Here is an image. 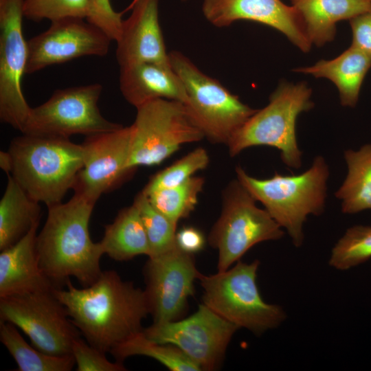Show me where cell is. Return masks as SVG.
Wrapping results in <instances>:
<instances>
[{"mask_svg": "<svg viewBox=\"0 0 371 371\" xmlns=\"http://www.w3.org/2000/svg\"><path fill=\"white\" fill-rule=\"evenodd\" d=\"M66 289L54 288L56 297L85 339L105 353L142 332L150 315L144 290L123 280L113 270L103 271L88 286L78 289L71 280Z\"/></svg>", "mask_w": 371, "mask_h": 371, "instance_id": "obj_1", "label": "cell"}, {"mask_svg": "<svg viewBox=\"0 0 371 371\" xmlns=\"http://www.w3.org/2000/svg\"><path fill=\"white\" fill-rule=\"evenodd\" d=\"M95 205L74 194L66 203L47 207L36 249L39 266L54 288H63L72 277L82 286H90L103 271L102 247L91 240L89 231Z\"/></svg>", "mask_w": 371, "mask_h": 371, "instance_id": "obj_2", "label": "cell"}, {"mask_svg": "<svg viewBox=\"0 0 371 371\" xmlns=\"http://www.w3.org/2000/svg\"><path fill=\"white\" fill-rule=\"evenodd\" d=\"M8 153L7 174L47 207L62 203L84 165L82 144L69 137L22 133L11 141Z\"/></svg>", "mask_w": 371, "mask_h": 371, "instance_id": "obj_3", "label": "cell"}, {"mask_svg": "<svg viewBox=\"0 0 371 371\" xmlns=\"http://www.w3.org/2000/svg\"><path fill=\"white\" fill-rule=\"evenodd\" d=\"M236 173L237 179L252 196L286 229L293 245L301 247L307 216H319L324 211L329 176L324 158L316 157L312 166L297 175L275 172L271 178L260 179L249 175L240 166L236 168Z\"/></svg>", "mask_w": 371, "mask_h": 371, "instance_id": "obj_4", "label": "cell"}, {"mask_svg": "<svg viewBox=\"0 0 371 371\" xmlns=\"http://www.w3.org/2000/svg\"><path fill=\"white\" fill-rule=\"evenodd\" d=\"M312 90L305 82H281L269 97V104L251 115L227 144L234 157L256 146H269L280 150L281 159L289 168L302 166V151L296 138L298 115L313 107Z\"/></svg>", "mask_w": 371, "mask_h": 371, "instance_id": "obj_5", "label": "cell"}, {"mask_svg": "<svg viewBox=\"0 0 371 371\" xmlns=\"http://www.w3.org/2000/svg\"><path fill=\"white\" fill-rule=\"evenodd\" d=\"M260 261L239 260L234 266L215 274L200 273L203 303L239 328L256 335L277 328L286 319L283 308L266 302L257 283Z\"/></svg>", "mask_w": 371, "mask_h": 371, "instance_id": "obj_6", "label": "cell"}, {"mask_svg": "<svg viewBox=\"0 0 371 371\" xmlns=\"http://www.w3.org/2000/svg\"><path fill=\"white\" fill-rule=\"evenodd\" d=\"M169 57L186 90L188 100L184 104L189 118L211 143L227 145L258 109L241 102L182 53L172 51Z\"/></svg>", "mask_w": 371, "mask_h": 371, "instance_id": "obj_7", "label": "cell"}, {"mask_svg": "<svg viewBox=\"0 0 371 371\" xmlns=\"http://www.w3.org/2000/svg\"><path fill=\"white\" fill-rule=\"evenodd\" d=\"M256 201L237 178L223 190L221 212L208 236L209 244L218 251V271L230 268L255 245L284 236L281 227Z\"/></svg>", "mask_w": 371, "mask_h": 371, "instance_id": "obj_8", "label": "cell"}, {"mask_svg": "<svg viewBox=\"0 0 371 371\" xmlns=\"http://www.w3.org/2000/svg\"><path fill=\"white\" fill-rule=\"evenodd\" d=\"M137 109L133 129L131 168L160 164L185 144L204 138L189 118L183 102L157 99Z\"/></svg>", "mask_w": 371, "mask_h": 371, "instance_id": "obj_9", "label": "cell"}, {"mask_svg": "<svg viewBox=\"0 0 371 371\" xmlns=\"http://www.w3.org/2000/svg\"><path fill=\"white\" fill-rule=\"evenodd\" d=\"M0 322L14 324L34 347L52 355L71 354L81 335L53 289L1 297Z\"/></svg>", "mask_w": 371, "mask_h": 371, "instance_id": "obj_10", "label": "cell"}, {"mask_svg": "<svg viewBox=\"0 0 371 371\" xmlns=\"http://www.w3.org/2000/svg\"><path fill=\"white\" fill-rule=\"evenodd\" d=\"M102 91L100 83L56 90L46 102L31 108L22 133L69 137L122 128L101 114L98 102Z\"/></svg>", "mask_w": 371, "mask_h": 371, "instance_id": "obj_11", "label": "cell"}, {"mask_svg": "<svg viewBox=\"0 0 371 371\" xmlns=\"http://www.w3.org/2000/svg\"><path fill=\"white\" fill-rule=\"evenodd\" d=\"M239 327L223 319L203 303L190 316L175 321L153 322L144 328L150 339L173 345L199 369L217 370Z\"/></svg>", "mask_w": 371, "mask_h": 371, "instance_id": "obj_12", "label": "cell"}, {"mask_svg": "<svg viewBox=\"0 0 371 371\" xmlns=\"http://www.w3.org/2000/svg\"><path fill=\"white\" fill-rule=\"evenodd\" d=\"M24 0H0V119L22 133L31 108L23 93L27 41L22 21Z\"/></svg>", "mask_w": 371, "mask_h": 371, "instance_id": "obj_13", "label": "cell"}, {"mask_svg": "<svg viewBox=\"0 0 371 371\" xmlns=\"http://www.w3.org/2000/svg\"><path fill=\"white\" fill-rule=\"evenodd\" d=\"M150 315L153 322L181 319L194 293V282L200 275L194 255L177 245L155 256L148 257L143 269Z\"/></svg>", "mask_w": 371, "mask_h": 371, "instance_id": "obj_14", "label": "cell"}, {"mask_svg": "<svg viewBox=\"0 0 371 371\" xmlns=\"http://www.w3.org/2000/svg\"><path fill=\"white\" fill-rule=\"evenodd\" d=\"M133 135L131 125L86 136L84 165L73 186L74 194L96 203L134 174L136 169L128 166Z\"/></svg>", "mask_w": 371, "mask_h": 371, "instance_id": "obj_15", "label": "cell"}, {"mask_svg": "<svg viewBox=\"0 0 371 371\" xmlns=\"http://www.w3.org/2000/svg\"><path fill=\"white\" fill-rule=\"evenodd\" d=\"M111 39L100 28L79 17L51 21L42 33L27 41L26 74L86 56H104Z\"/></svg>", "mask_w": 371, "mask_h": 371, "instance_id": "obj_16", "label": "cell"}, {"mask_svg": "<svg viewBox=\"0 0 371 371\" xmlns=\"http://www.w3.org/2000/svg\"><path fill=\"white\" fill-rule=\"evenodd\" d=\"M202 12L218 27L239 20L251 21L280 32L303 52H308L312 46L297 9L281 0H203Z\"/></svg>", "mask_w": 371, "mask_h": 371, "instance_id": "obj_17", "label": "cell"}, {"mask_svg": "<svg viewBox=\"0 0 371 371\" xmlns=\"http://www.w3.org/2000/svg\"><path fill=\"white\" fill-rule=\"evenodd\" d=\"M116 41L120 67L142 63L170 64L159 21V0H133Z\"/></svg>", "mask_w": 371, "mask_h": 371, "instance_id": "obj_18", "label": "cell"}, {"mask_svg": "<svg viewBox=\"0 0 371 371\" xmlns=\"http://www.w3.org/2000/svg\"><path fill=\"white\" fill-rule=\"evenodd\" d=\"M120 68V91L135 108L157 99L186 103L185 86L171 64L148 62Z\"/></svg>", "mask_w": 371, "mask_h": 371, "instance_id": "obj_19", "label": "cell"}, {"mask_svg": "<svg viewBox=\"0 0 371 371\" xmlns=\"http://www.w3.org/2000/svg\"><path fill=\"white\" fill-rule=\"evenodd\" d=\"M38 227L1 250L0 297L54 288L39 266L36 249Z\"/></svg>", "mask_w": 371, "mask_h": 371, "instance_id": "obj_20", "label": "cell"}, {"mask_svg": "<svg viewBox=\"0 0 371 371\" xmlns=\"http://www.w3.org/2000/svg\"><path fill=\"white\" fill-rule=\"evenodd\" d=\"M311 43L322 47L334 40L336 24L371 10V0H291Z\"/></svg>", "mask_w": 371, "mask_h": 371, "instance_id": "obj_21", "label": "cell"}, {"mask_svg": "<svg viewBox=\"0 0 371 371\" xmlns=\"http://www.w3.org/2000/svg\"><path fill=\"white\" fill-rule=\"evenodd\" d=\"M370 67L371 58L350 45L333 59L320 60L313 65L296 68L293 71L330 80L338 89L341 104L355 107Z\"/></svg>", "mask_w": 371, "mask_h": 371, "instance_id": "obj_22", "label": "cell"}, {"mask_svg": "<svg viewBox=\"0 0 371 371\" xmlns=\"http://www.w3.org/2000/svg\"><path fill=\"white\" fill-rule=\"evenodd\" d=\"M0 201V250L24 237L39 225L40 203L32 198L10 175Z\"/></svg>", "mask_w": 371, "mask_h": 371, "instance_id": "obj_23", "label": "cell"}, {"mask_svg": "<svg viewBox=\"0 0 371 371\" xmlns=\"http://www.w3.org/2000/svg\"><path fill=\"white\" fill-rule=\"evenodd\" d=\"M104 254L116 261H127L140 255L148 257L150 247L140 212L133 201L121 209L114 221L104 225L99 241Z\"/></svg>", "mask_w": 371, "mask_h": 371, "instance_id": "obj_24", "label": "cell"}, {"mask_svg": "<svg viewBox=\"0 0 371 371\" xmlns=\"http://www.w3.org/2000/svg\"><path fill=\"white\" fill-rule=\"evenodd\" d=\"M348 175L335 193L341 200L344 214H356L371 210V144H366L359 150L344 153Z\"/></svg>", "mask_w": 371, "mask_h": 371, "instance_id": "obj_25", "label": "cell"}, {"mask_svg": "<svg viewBox=\"0 0 371 371\" xmlns=\"http://www.w3.org/2000/svg\"><path fill=\"white\" fill-rule=\"evenodd\" d=\"M0 341L17 365L19 371H70L76 365L71 354L52 355L30 345L14 324L0 322Z\"/></svg>", "mask_w": 371, "mask_h": 371, "instance_id": "obj_26", "label": "cell"}, {"mask_svg": "<svg viewBox=\"0 0 371 371\" xmlns=\"http://www.w3.org/2000/svg\"><path fill=\"white\" fill-rule=\"evenodd\" d=\"M110 354L121 363L130 357L141 355L155 359L171 371H201L180 349L153 341L143 330L117 346Z\"/></svg>", "mask_w": 371, "mask_h": 371, "instance_id": "obj_27", "label": "cell"}, {"mask_svg": "<svg viewBox=\"0 0 371 371\" xmlns=\"http://www.w3.org/2000/svg\"><path fill=\"white\" fill-rule=\"evenodd\" d=\"M204 183L203 177L193 176L180 185L157 190L146 196L158 211L177 225L194 210Z\"/></svg>", "mask_w": 371, "mask_h": 371, "instance_id": "obj_28", "label": "cell"}, {"mask_svg": "<svg viewBox=\"0 0 371 371\" xmlns=\"http://www.w3.org/2000/svg\"><path fill=\"white\" fill-rule=\"evenodd\" d=\"M147 235L150 255L161 254L176 245L177 225L158 211L148 196L140 191L135 197Z\"/></svg>", "mask_w": 371, "mask_h": 371, "instance_id": "obj_29", "label": "cell"}, {"mask_svg": "<svg viewBox=\"0 0 371 371\" xmlns=\"http://www.w3.org/2000/svg\"><path fill=\"white\" fill-rule=\"evenodd\" d=\"M371 258V227L355 225L346 230L331 251L328 264L337 270H348Z\"/></svg>", "mask_w": 371, "mask_h": 371, "instance_id": "obj_30", "label": "cell"}, {"mask_svg": "<svg viewBox=\"0 0 371 371\" xmlns=\"http://www.w3.org/2000/svg\"><path fill=\"white\" fill-rule=\"evenodd\" d=\"M209 162L210 157L206 150L197 148L153 175L142 192L148 195L157 190L180 185L193 177L196 172L205 169Z\"/></svg>", "mask_w": 371, "mask_h": 371, "instance_id": "obj_31", "label": "cell"}, {"mask_svg": "<svg viewBox=\"0 0 371 371\" xmlns=\"http://www.w3.org/2000/svg\"><path fill=\"white\" fill-rule=\"evenodd\" d=\"M88 3L89 0H24L23 16L34 21L66 17L86 19Z\"/></svg>", "mask_w": 371, "mask_h": 371, "instance_id": "obj_32", "label": "cell"}, {"mask_svg": "<svg viewBox=\"0 0 371 371\" xmlns=\"http://www.w3.org/2000/svg\"><path fill=\"white\" fill-rule=\"evenodd\" d=\"M105 352L90 345L80 337L76 339L71 346L78 371H124L123 363L112 362Z\"/></svg>", "mask_w": 371, "mask_h": 371, "instance_id": "obj_33", "label": "cell"}, {"mask_svg": "<svg viewBox=\"0 0 371 371\" xmlns=\"http://www.w3.org/2000/svg\"><path fill=\"white\" fill-rule=\"evenodd\" d=\"M124 12L115 11L109 0H89L86 20L116 41L120 35Z\"/></svg>", "mask_w": 371, "mask_h": 371, "instance_id": "obj_34", "label": "cell"}, {"mask_svg": "<svg viewBox=\"0 0 371 371\" xmlns=\"http://www.w3.org/2000/svg\"><path fill=\"white\" fill-rule=\"evenodd\" d=\"M352 30L351 45L371 58V10L349 20Z\"/></svg>", "mask_w": 371, "mask_h": 371, "instance_id": "obj_35", "label": "cell"}, {"mask_svg": "<svg viewBox=\"0 0 371 371\" xmlns=\"http://www.w3.org/2000/svg\"><path fill=\"white\" fill-rule=\"evenodd\" d=\"M176 243L183 251L194 255L200 252L205 247V238L199 229L187 226L180 229L176 233Z\"/></svg>", "mask_w": 371, "mask_h": 371, "instance_id": "obj_36", "label": "cell"}, {"mask_svg": "<svg viewBox=\"0 0 371 371\" xmlns=\"http://www.w3.org/2000/svg\"><path fill=\"white\" fill-rule=\"evenodd\" d=\"M182 1H187V0H182Z\"/></svg>", "mask_w": 371, "mask_h": 371, "instance_id": "obj_37", "label": "cell"}]
</instances>
